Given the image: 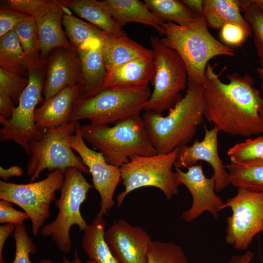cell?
Returning <instances> with one entry per match:
<instances>
[{"label": "cell", "instance_id": "cell-29", "mask_svg": "<svg viewBox=\"0 0 263 263\" xmlns=\"http://www.w3.org/2000/svg\"><path fill=\"white\" fill-rule=\"evenodd\" d=\"M29 63L30 67L46 66L48 59H42L38 47V33L35 19L26 15L14 28Z\"/></svg>", "mask_w": 263, "mask_h": 263}, {"label": "cell", "instance_id": "cell-3", "mask_svg": "<svg viewBox=\"0 0 263 263\" xmlns=\"http://www.w3.org/2000/svg\"><path fill=\"white\" fill-rule=\"evenodd\" d=\"M164 38L161 39L175 50L186 67L188 83L204 84L208 62L219 56H234L233 49L217 40L209 32L204 16L195 17L190 23L180 25L163 24Z\"/></svg>", "mask_w": 263, "mask_h": 263}, {"label": "cell", "instance_id": "cell-31", "mask_svg": "<svg viewBox=\"0 0 263 263\" xmlns=\"http://www.w3.org/2000/svg\"><path fill=\"white\" fill-rule=\"evenodd\" d=\"M147 8L165 22L183 25L191 22L194 16L182 0H145Z\"/></svg>", "mask_w": 263, "mask_h": 263}, {"label": "cell", "instance_id": "cell-47", "mask_svg": "<svg viewBox=\"0 0 263 263\" xmlns=\"http://www.w3.org/2000/svg\"><path fill=\"white\" fill-rule=\"evenodd\" d=\"M257 73H258L259 76L260 77V78H261L262 81V89H263V68H262L261 67H258L257 68ZM260 116H261V117L263 121V103H262V108H261V112H260Z\"/></svg>", "mask_w": 263, "mask_h": 263}, {"label": "cell", "instance_id": "cell-10", "mask_svg": "<svg viewBox=\"0 0 263 263\" xmlns=\"http://www.w3.org/2000/svg\"><path fill=\"white\" fill-rule=\"evenodd\" d=\"M64 171L56 169L50 171L43 180L27 184L0 181V198L18 205L26 213L35 236L50 217V205L56 200V192L62 186Z\"/></svg>", "mask_w": 263, "mask_h": 263}, {"label": "cell", "instance_id": "cell-6", "mask_svg": "<svg viewBox=\"0 0 263 263\" xmlns=\"http://www.w3.org/2000/svg\"><path fill=\"white\" fill-rule=\"evenodd\" d=\"M64 176L59 197L55 200L58 214L53 221L44 225L40 232L43 236L51 237L58 249L68 254L72 249L70 235L72 226L76 225L79 231H84L88 225L80 208L92 186L76 168H66Z\"/></svg>", "mask_w": 263, "mask_h": 263}, {"label": "cell", "instance_id": "cell-15", "mask_svg": "<svg viewBox=\"0 0 263 263\" xmlns=\"http://www.w3.org/2000/svg\"><path fill=\"white\" fill-rule=\"evenodd\" d=\"M105 239L118 263H147L152 241L142 227L119 219L105 231Z\"/></svg>", "mask_w": 263, "mask_h": 263}, {"label": "cell", "instance_id": "cell-46", "mask_svg": "<svg viewBox=\"0 0 263 263\" xmlns=\"http://www.w3.org/2000/svg\"><path fill=\"white\" fill-rule=\"evenodd\" d=\"M63 263H96L91 260H87L85 263L83 262L79 258L77 251L76 249L74 251V258L72 260H70L66 256L63 257Z\"/></svg>", "mask_w": 263, "mask_h": 263}, {"label": "cell", "instance_id": "cell-33", "mask_svg": "<svg viewBox=\"0 0 263 263\" xmlns=\"http://www.w3.org/2000/svg\"><path fill=\"white\" fill-rule=\"evenodd\" d=\"M147 263H189L179 245L170 242L152 241L148 253Z\"/></svg>", "mask_w": 263, "mask_h": 263}, {"label": "cell", "instance_id": "cell-1", "mask_svg": "<svg viewBox=\"0 0 263 263\" xmlns=\"http://www.w3.org/2000/svg\"><path fill=\"white\" fill-rule=\"evenodd\" d=\"M223 82L214 67L207 64L203 87L204 117L219 131L248 137L263 133L260 116L263 98L249 75L237 73Z\"/></svg>", "mask_w": 263, "mask_h": 263}, {"label": "cell", "instance_id": "cell-14", "mask_svg": "<svg viewBox=\"0 0 263 263\" xmlns=\"http://www.w3.org/2000/svg\"><path fill=\"white\" fill-rule=\"evenodd\" d=\"M175 170L178 184L185 186L192 197L191 207L183 213L182 219L186 222H191L205 211H208L218 219V213L224 209L225 202L215 194L214 175L206 177L201 164L188 168L187 172L178 168Z\"/></svg>", "mask_w": 263, "mask_h": 263}, {"label": "cell", "instance_id": "cell-16", "mask_svg": "<svg viewBox=\"0 0 263 263\" xmlns=\"http://www.w3.org/2000/svg\"><path fill=\"white\" fill-rule=\"evenodd\" d=\"M205 135L201 141L195 140L190 146L187 145L178 148L175 168L181 169L197 164L198 161L208 163L213 170L215 178V191L219 192L229 184V174L219 156L218 150V134L219 131L215 127L208 129L204 127Z\"/></svg>", "mask_w": 263, "mask_h": 263}, {"label": "cell", "instance_id": "cell-19", "mask_svg": "<svg viewBox=\"0 0 263 263\" xmlns=\"http://www.w3.org/2000/svg\"><path fill=\"white\" fill-rule=\"evenodd\" d=\"M79 98L77 85L67 87L45 99L35 112V122L38 129L44 132L70 122L75 103Z\"/></svg>", "mask_w": 263, "mask_h": 263}, {"label": "cell", "instance_id": "cell-20", "mask_svg": "<svg viewBox=\"0 0 263 263\" xmlns=\"http://www.w3.org/2000/svg\"><path fill=\"white\" fill-rule=\"evenodd\" d=\"M153 56L134 59L108 71L104 88L115 86L148 87L154 75Z\"/></svg>", "mask_w": 263, "mask_h": 263}, {"label": "cell", "instance_id": "cell-41", "mask_svg": "<svg viewBox=\"0 0 263 263\" xmlns=\"http://www.w3.org/2000/svg\"><path fill=\"white\" fill-rule=\"evenodd\" d=\"M11 98L0 91V116L9 119L12 116L15 108Z\"/></svg>", "mask_w": 263, "mask_h": 263}, {"label": "cell", "instance_id": "cell-30", "mask_svg": "<svg viewBox=\"0 0 263 263\" xmlns=\"http://www.w3.org/2000/svg\"><path fill=\"white\" fill-rule=\"evenodd\" d=\"M62 24L66 36L76 50L91 39H97L101 42L106 34L97 27L74 16L66 7Z\"/></svg>", "mask_w": 263, "mask_h": 263}, {"label": "cell", "instance_id": "cell-48", "mask_svg": "<svg viewBox=\"0 0 263 263\" xmlns=\"http://www.w3.org/2000/svg\"><path fill=\"white\" fill-rule=\"evenodd\" d=\"M37 263H54L53 261L50 259H41Z\"/></svg>", "mask_w": 263, "mask_h": 263}, {"label": "cell", "instance_id": "cell-42", "mask_svg": "<svg viewBox=\"0 0 263 263\" xmlns=\"http://www.w3.org/2000/svg\"><path fill=\"white\" fill-rule=\"evenodd\" d=\"M16 225L13 224H5L0 226V263H5L3 256V250L7 238L14 233Z\"/></svg>", "mask_w": 263, "mask_h": 263}, {"label": "cell", "instance_id": "cell-40", "mask_svg": "<svg viewBox=\"0 0 263 263\" xmlns=\"http://www.w3.org/2000/svg\"><path fill=\"white\" fill-rule=\"evenodd\" d=\"M29 216L25 212L14 208L10 201L1 199L0 201V223L13 224L15 225L23 223Z\"/></svg>", "mask_w": 263, "mask_h": 263}, {"label": "cell", "instance_id": "cell-22", "mask_svg": "<svg viewBox=\"0 0 263 263\" xmlns=\"http://www.w3.org/2000/svg\"><path fill=\"white\" fill-rule=\"evenodd\" d=\"M65 7L52 10L36 19L38 33V47L42 59L53 50L71 46L63 31L61 23Z\"/></svg>", "mask_w": 263, "mask_h": 263}, {"label": "cell", "instance_id": "cell-5", "mask_svg": "<svg viewBox=\"0 0 263 263\" xmlns=\"http://www.w3.org/2000/svg\"><path fill=\"white\" fill-rule=\"evenodd\" d=\"M151 94L148 87L104 88L89 98H79L75 103L70 122L88 119L93 125L116 123L140 114Z\"/></svg>", "mask_w": 263, "mask_h": 263}, {"label": "cell", "instance_id": "cell-18", "mask_svg": "<svg viewBox=\"0 0 263 263\" xmlns=\"http://www.w3.org/2000/svg\"><path fill=\"white\" fill-rule=\"evenodd\" d=\"M79 74L76 49L71 44L69 48L56 50L48 59L43 88L45 99L67 87L78 85Z\"/></svg>", "mask_w": 263, "mask_h": 263}, {"label": "cell", "instance_id": "cell-26", "mask_svg": "<svg viewBox=\"0 0 263 263\" xmlns=\"http://www.w3.org/2000/svg\"><path fill=\"white\" fill-rule=\"evenodd\" d=\"M99 213L84 231L82 248L90 260L96 263H118L105 239L106 223Z\"/></svg>", "mask_w": 263, "mask_h": 263}, {"label": "cell", "instance_id": "cell-36", "mask_svg": "<svg viewBox=\"0 0 263 263\" xmlns=\"http://www.w3.org/2000/svg\"><path fill=\"white\" fill-rule=\"evenodd\" d=\"M15 225L12 235L15 241L16 251L12 263H32L30 255L36 253V246L29 236L25 225L22 223Z\"/></svg>", "mask_w": 263, "mask_h": 263}, {"label": "cell", "instance_id": "cell-43", "mask_svg": "<svg viewBox=\"0 0 263 263\" xmlns=\"http://www.w3.org/2000/svg\"><path fill=\"white\" fill-rule=\"evenodd\" d=\"M23 173V169L19 166H12L4 169L0 167V176L4 181L8 180L11 177L20 176Z\"/></svg>", "mask_w": 263, "mask_h": 263}, {"label": "cell", "instance_id": "cell-32", "mask_svg": "<svg viewBox=\"0 0 263 263\" xmlns=\"http://www.w3.org/2000/svg\"><path fill=\"white\" fill-rule=\"evenodd\" d=\"M239 4L251 28L259 63L263 68V8L253 0H239Z\"/></svg>", "mask_w": 263, "mask_h": 263}, {"label": "cell", "instance_id": "cell-38", "mask_svg": "<svg viewBox=\"0 0 263 263\" xmlns=\"http://www.w3.org/2000/svg\"><path fill=\"white\" fill-rule=\"evenodd\" d=\"M220 36L222 40L230 46L241 45L250 35L244 28L232 23L225 25L221 29Z\"/></svg>", "mask_w": 263, "mask_h": 263}, {"label": "cell", "instance_id": "cell-45", "mask_svg": "<svg viewBox=\"0 0 263 263\" xmlns=\"http://www.w3.org/2000/svg\"><path fill=\"white\" fill-rule=\"evenodd\" d=\"M253 257V252L248 250L244 255L232 256L228 263H250L252 261Z\"/></svg>", "mask_w": 263, "mask_h": 263}, {"label": "cell", "instance_id": "cell-35", "mask_svg": "<svg viewBox=\"0 0 263 263\" xmlns=\"http://www.w3.org/2000/svg\"><path fill=\"white\" fill-rule=\"evenodd\" d=\"M12 8L33 17L35 20L47 12L61 7L60 0H8Z\"/></svg>", "mask_w": 263, "mask_h": 263}, {"label": "cell", "instance_id": "cell-34", "mask_svg": "<svg viewBox=\"0 0 263 263\" xmlns=\"http://www.w3.org/2000/svg\"><path fill=\"white\" fill-rule=\"evenodd\" d=\"M227 154L230 160L240 162L263 160V135L234 145L228 149Z\"/></svg>", "mask_w": 263, "mask_h": 263}, {"label": "cell", "instance_id": "cell-13", "mask_svg": "<svg viewBox=\"0 0 263 263\" xmlns=\"http://www.w3.org/2000/svg\"><path fill=\"white\" fill-rule=\"evenodd\" d=\"M71 146L78 153L92 176L94 187L100 197L98 213L102 216H107L114 205L115 190L122 181L120 167L108 164L101 153L86 145L78 121L72 137Z\"/></svg>", "mask_w": 263, "mask_h": 263}, {"label": "cell", "instance_id": "cell-25", "mask_svg": "<svg viewBox=\"0 0 263 263\" xmlns=\"http://www.w3.org/2000/svg\"><path fill=\"white\" fill-rule=\"evenodd\" d=\"M60 2L63 7L71 9L79 17L105 33L118 35L126 34L113 19L101 1L69 0Z\"/></svg>", "mask_w": 263, "mask_h": 263}, {"label": "cell", "instance_id": "cell-27", "mask_svg": "<svg viewBox=\"0 0 263 263\" xmlns=\"http://www.w3.org/2000/svg\"><path fill=\"white\" fill-rule=\"evenodd\" d=\"M225 168L235 187L263 193V160H230Z\"/></svg>", "mask_w": 263, "mask_h": 263}, {"label": "cell", "instance_id": "cell-11", "mask_svg": "<svg viewBox=\"0 0 263 263\" xmlns=\"http://www.w3.org/2000/svg\"><path fill=\"white\" fill-rule=\"evenodd\" d=\"M47 65L41 67H30L29 83L20 96L18 106L15 108L9 119L0 116V140H13L19 144L30 155L31 141L41 135L35 119L36 107L41 99L44 78Z\"/></svg>", "mask_w": 263, "mask_h": 263}, {"label": "cell", "instance_id": "cell-44", "mask_svg": "<svg viewBox=\"0 0 263 263\" xmlns=\"http://www.w3.org/2000/svg\"><path fill=\"white\" fill-rule=\"evenodd\" d=\"M182 2L194 13V17L203 16V0H183Z\"/></svg>", "mask_w": 263, "mask_h": 263}, {"label": "cell", "instance_id": "cell-37", "mask_svg": "<svg viewBox=\"0 0 263 263\" xmlns=\"http://www.w3.org/2000/svg\"><path fill=\"white\" fill-rule=\"evenodd\" d=\"M28 83V77L0 68V91L8 95L14 104H19L20 96Z\"/></svg>", "mask_w": 263, "mask_h": 263}, {"label": "cell", "instance_id": "cell-23", "mask_svg": "<svg viewBox=\"0 0 263 263\" xmlns=\"http://www.w3.org/2000/svg\"><path fill=\"white\" fill-rule=\"evenodd\" d=\"M101 44L108 71L134 59L153 56L152 50L131 39L127 34L118 35L106 33Z\"/></svg>", "mask_w": 263, "mask_h": 263}, {"label": "cell", "instance_id": "cell-49", "mask_svg": "<svg viewBox=\"0 0 263 263\" xmlns=\"http://www.w3.org/2000/svg\"><path fill=\"white\" fill-rule=\"evenodd\" d=\"M253 1L263 8V0H253Z\"/></svg>", "mask_w": 263, "mask_h": 263}, {"label": "cell", "instance_id": "cell-7", "mask_svg": "<svg viewBox=\"0 0 263 263\" xmlns=\"http://www.w3.org/2000/svg\"><path fill=\"white\" fill-rule=\"evenodd\" d=\"M177 153L178 148L166 154L131 156L129 161L120 167L125 188L116 197L118 207L130 192L142 187L159 188L168 200L176 195L180 185L172 168Z\"/></svg>", "mask_w": 263, "mask_h": 263}, {"label": "cell", "instance_id": "cell-2", "mask_svg": "<svg viewBox=\"0 0 263 263\" xmlns=\"http://www.w3.org/2000/svg\"><path fill=\"white\" fill-rule=\"evenodd\" d=\"M142 117L157 154L168 153L187 145L192 140L204 117L203 86L188 83L185 95L167 116L145 111Z\"/></svg>", "mask_w": 263, "mask_h": 263}, {"label": "cell", "instance_id": "cell-21", "mask_svg": "<svg viewBox=\"0 0 263 263\" xmlns=\"http://www.w3.org/2000/svg\"><path fill=\"white\" fill-rule=\"evenodd\" d=\"M115 23L122 28L127 23L137 22L152 27L164 35L165 22L153 14L144 2L138 0H104L101 1Z\"/></svg>", "mask_w": 263, "mask_h": 263}, {"label": "cell", "instance_id": "cell-28", "mask_svg": "<svg viewBox=\"0 0 263 263\" xmlns=\"http://www.w3.org/2000/svg\"><path fill=\"white\" fill-rule=\"evenodd\" d=\"M0 68L28 77L29 63L14 30L0 38Z\"/></svg>", "mask_w": 263, "mask_h": 263}, {"label": "cell", "instance_id": "cell-8", "mask_svg": "<svg viewBox=\"0 0 263 263\" xmlns=\"http://www.w3.org/2000/svg\"><path fill=\"white\" fill-rule=\"evenodd\" d=\"M76 122H70L59 127L47 129L30 142L31 154L26 173L34 182L45 169L51 171L75 167L90 174L88 168L72 150L71 141L75 132Z\"/></svg>", "mask_w": 263, "mask_h": 263}, {"label": "cell", "instance_id": "cell-12", "mask_svg": "<svg viewBox=\"0 0 263 263\" xmlns=\"http://www.w3.org/2000/svg\"><path fill=\"white\" fill-rule=\"evenodd\" d=\"M226 207L232 213L226 220L225 242L237 250H246L254 237L263 232V193L239 188L225 202L224 209Z\"/></svg>", "mask_w": 263, "mask_h": 263}, {"label": "cell", "instance_id": "cell-4", "mask_svg": "<svg viewBox=\"0 0 263 263\" xmlns=\"http://www.w3.org/2000/svg\"><path fill=\"white\" fill-rule=\"evenodd\" d=\"M85 141L102 153L106 162L120 167L134 155L156 154L147 133L142 116L137 114L109 125L81 126Z\"/></svg>", "mask_w": 263, "mask_h": 263}, {"label": "cell", "instance_id": "cell-24", "mask_svg": "<svg viewBox=\"0 0 263 263\" xmlns=\"http://www.w3.org/2000/svg\"><path fill=\"white\" fill-rule=\"evenodd\" d=\"M203 7L208 27L218 30L226 24H235L252 36L250 25L241 14L239 0H203Z\"/></svg>", "mask_w": 263, "mask_h": 263}, {"label": "cell", "instance_id": "cell-17", "mask_svg": "<svg viewBox=\"0 0 263 263\" xmlns=\"http://www.w3.org/2000/svg\"><path fill=\"white\" fill-rule=\"evenodd\" d=\"M76 52L79 67V96L86 99L104 89L108 71L99 39H90L77 49Z\"/></svg>", "mask_w": 263, "mask_h": 263}, {"label": "cell", "instance_id": "cell-39", "mask_svg": "<svg viewBox=\"0 0 263 263\" xmlns=\"http://www.w3.org/2000/svg\"><path fill=\"white\" fill-rule=\"evenodd\" d=\"M11 7L1 6L0 8V37L13 30L26 16Z\"/></svg>", "mask_w": 263, "mask_h": 263}, {"label": "cell", "instance_id": "cell-9", "mask_svg": "<svg viewBox=\"0 0 263 263\" xmlns=\"http://www.w3.org/2000/svg\"><path fill=\"white\" fill-rule=\"evenodd\" d=\"M154 65V89L144 110L162 114L182 98L188 81L186 65L180 55L156 37L150 39Z\"/></svg>", "mask_w": 263, "mask_h": 263}]
</instances>
